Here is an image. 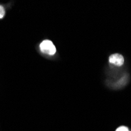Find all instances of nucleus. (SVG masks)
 Here are the masks:
<instances>
[{"label":"nucleus","instance_id":"3","mask_svg":"<svg viewBox=\"0 0 131 131\" xmlns=\"http://www.w3.org/2000/svg\"><path fill=\"white\" fill-rule=\"evenodd\" d=\"M115 131H130V130L129 129L128 127H126L125 126H122L118 127Z\"/></svg>","mask_w":131,"mask_h":131},{"label":"nucleus","instance_id":"4","mask_svg":"<svg viewBox=\"0 0 131 131\" xmlns=\"http://www.w3.org/2000/svg\"><path fill=\"white\" fill-rule=\"evenodd\" d=\"M4 15H5V9L2 6H0V19L3 18Z\"/></svg>","mask_w":131,"mask_h":131},{"label":"nucleus","instance_id":"2","mask_svg":"<svg viewBox=\"0 0 131 131\" xmlns=\"http://www.w3.org/2000/svg\"><path fill=\"white\" fill-rule=\"evenodd\" d=\"M109 62L116 66H122L124 63V57L119 53H114L109 57Z\"/></svg>","mask_w":131,"mask_h":131},{"label":"nucleus","instance_id":"1","mask_svg":"<svg viewBox=\"0 0 131 131\" xmlns=\"http://www.w3.org/2000/svg\"><path fill=\"white\" fill-rule=\"evenodd\" d=\"M40 50L42 53L53 55L56 53V47L50 40H44L40 44Z\"/></svg>","mask_w":131,"mask_h":131}]
</instances>
